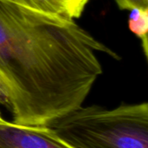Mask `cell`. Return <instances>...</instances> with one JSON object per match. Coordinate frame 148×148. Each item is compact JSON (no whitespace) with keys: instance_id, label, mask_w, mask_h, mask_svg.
<instances>
[{"instance_id":"1","label":"cell","mask_w":148,"mask_h":148,"mask_svg":"<svg viewBox=\"0 0 148 148\" xmlns=\"http://www.w3.org/2000/svg\"><path fill=\"white\" fill-rule=\"evenodd\" d=\"M98 53L120 59L75 19L0 0V83L13 124L46 127L82 107L102 74Z\"/></svg>"},{"instance_id":"2","label":"cell","mask_w":148,"mask_h":148,"mask_svg":"<svg viewBox=\"0 0 148 148\" xmlns=\"http://www.w3.org/2000/svg\"><path fill=\"white\" fill-rule=\"evenodd\" d=\"M46 128L70 148H148V104L82 106Z\"/></svg>"},{"instance_id":"3","label":"cell","mask_w":148,"mask_h":148,"mask_svg":"<svg viewBox=\"0 0 148 148\" xmlns=\"http://www.w3.org/2000/svg\"><path fill=\"white\" fill-rule=\"evenodd\" d=\"M0 148H70L46 127H21L0 121Z\"/></svg>"},{"instance_id":"4","label":"cell","mask_w":148,"mask_h":148,"mask_svg":"<svg viewBox=\"0 0 148 148\" xmlns=\"http://www.w3.org/2000/svg\"><path fill=\"white\" fill-rule=\"evenodd\" d=\"M39 11L64 16L79 18L89 0H8Z\"/></svg>"},{"instance_id":"5","label":"cell","mask_w":148,"mask_h":148,"mask_svg":"<svg viewBox=\"0 0 148 148\" xmlns=\"http://www.w3.org/2000/svg\"><path fill=\"white\" fill-rule=\"evenodd\" d=\"M128 26L130 30L141 40L145 55L147 56L148 9H131L128 17Z\"/></svg>"},{"instance_id":"6","label":"cell","mask_w":148,"mask_h":148,"mask_svg":"<svg viewBox=\"0 0 148 148\" xmlns=\"http://www.w3.org/2000/svg\"><path fill=\"white\" fill-rule=\"evenodd\" d=\"M116 2L122 10H131L133 8L148 9V0H116Z\"/></svg>"},{"instance_id":"7","label":"cell","mask_w":148,"mask_h":148,"mask_svg":"<svg viewBox=\"0 0 148 148\" xmlns=\"http://www.w3.org/2000/svg\"><path fill=\"white\" fill-rule=\"evenodd\" d=\"M0 105L3 106L6 109L10 111V101L7 93L1 83H0Z\"/></svg>"},{"instance_id":"8","label":"cell","mask_w":148,"mask_h":148,"mask_svg":"<svg viewBox=\"0 0 148 148\" xmlns=\"http://www.w3.org/2000/svg\"><path fill=\"white\" fill-rule=\"evenodd\" d=\"M2 120H3V116L1 114V112H0V121H2Z\"/></svg>"}]
</instances>
